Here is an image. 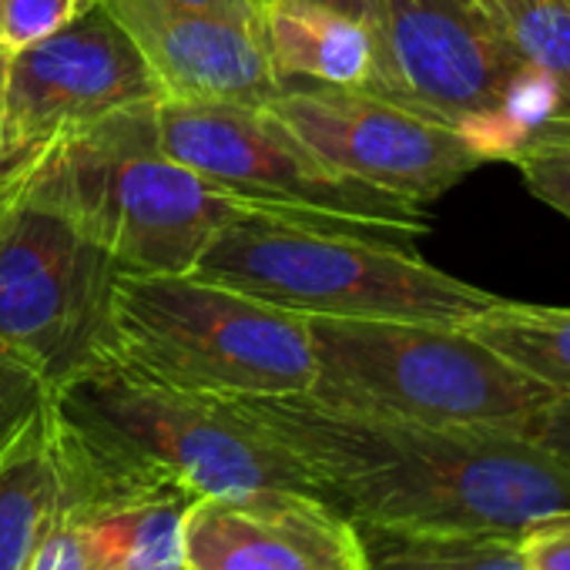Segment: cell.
Returning a JSON list of instances; mask_svg holds the SVG:
<instances>
[{
	"label": "cell",
	"instance_id": "13",
	"mask_svg": "<svg viewBox=\"0 0 570 570\" xmlns=\"http://www.w3.org/2000/svg\"><path fill=\"white\" fill-rule=\"evenodd\" d=\"M121 24L161 98L265 108L285 81L275 75L252 24L195 11L175 0H98Z\"/></svg>",
	"mask_w": 570,
	"mask_h": 570
},
{
	"label": "cell",
	"instance_id": "9",
	"mask_svg": "<svg viewBox=\"0 0 570 570\" xmlns=\"http://www.w3.org/2000/svg\"><path fill=\"white\" fill-rule=\"evenodd\" d=\"M265 111L330 171L423 208L487 165L453 125L363 88L289 81Z\"/></svg>",
	"mask_w": 570,
	"mask_h": 570
},
{
	"label": "cell",
	"instance_id": "17",
	"mask_svg": "<svg viewBox=\"0 0 570 570\" xmlns=\"http://www.w3.org/2000/svg\"><path fill=\"white\" fill-rule=\"evenodd\" d=\"M366 570H527L517 537L360 530Z\"/></svg>",
	"mask_w": 570,
	"mask_h": 570
},
{
	"label": "cell",
	"instance_id": "2",
	"mask_svg": "<svg viewBox=\"0 0 570 570\" xmlns=\"http://www.w3.org/2000/svg\"><path fill=\"white\" fill-rule=\"evenodd\" d=\"M8 188L68 218L128 272H191L215 232L235 222L309 225L175 161L158 145L155 101L51 141Z\"/></svg>",
	"mask_w": 570,
	"mask_h": 570
},
{
	"label": "cell",
	"instance_id": "22",
	"mask_svg": "<svg viewBox=\"0 0 570 570\" xmlns=\"http://www.w3.org/2000/svg\"><path fill=\"white\" fill-rule=\"evenodd\" d=\"M527 570H570V510L530 523L517 537Z\"/></svg>",
	"mask_w": 570,
	"mask_h": 570
},
{
	"label": "cell",
	"instance_id": "5",
	"mask_svg": "<svg viewBox=\"0 0 570 570\" xmlns=\"http://www.w3.org/2000/svg\"><path fill=\"white\" fill-rule=\"evenodd\" d=\"M313 396L413 423L523 433L557 396L460 326L306 320Z\"/></svg>",
	"mask_w": 570,
	"mask_h": 570
},
{
	"label": "cell",
	"instance_id": "21",
	"mask_svg": "<svg viewBox=\"0 0 570 570\" xmlns=\"http://www.w3.org/2000/svg\"><path fill=\"white\" fill-rule=\"evenodd\" d=\"M91 4L95 0H0V55H14L51 38Z\"/></svg>",
	"mask_w": 570,
	"mask_h": 570
},
{
	"label": "cell",
	"instance_id": "18",
	"mask_svg": "<svg viewBox=\"0 0 570 570\" xmlns=\"http://www.w3.org/2000/svg\"><path fill=\"white\" fill-rule=\"evenodd\" d=\"M513 48L523 61L543 68L563 98V111L570 115V8L563 0H520L500 21Z\"/></svg>",
	"mask_w": 570,
	"mask_h": 570
},
{
	"label": "cell",
	"instance_id": "16",
	"mask_svg": "<svg viewBox=\"0 0 570 570\" xmlns=\"http://www.w3.org/2000/svg\"><path fill=\"white\" fill-rule=\"evenodd\" d=\"M466 333L547 386L557 400H570V309L500 299Z\"/></svg>",
	"mask_w": 570,
	"mask_h": 570
},
{
	"label": "cell",
	"instance_id": "19",
	"mask_svg": "<svg viewBox=\"0 0 570 570\" xmlns=\"http://www.w3.org/2000/svg\"><path fill=\"white\" fill-rule=\"evenodd\" d=\"M510 161L543 205L570 218V115H557Z\"/></svg>",
	"mask_w": 570,
	"mask_h": 570
},
{
	"label": "cell",
	"instance_id": "10",
	"mask_svg": "<svg viewBox=\"0 0 570 570\" xmlns=\"http://www.w3.org/2000/svg\"><path fill=\"white\" fill-rule=\"evenodd\" d=\"M373 35V91L443 125L490 115L523 58L507 31L456 0H380Z\"/></svg>",
	"mask_w": 570,
	"mask_h": 570
},
{
	"label": "cell",
	"instance_id": "14",
	"mask_svg": "<svg viewBox=\"0 0 570 570\" xmlns=\"http://www.w3.org/2000/svg\"><path fill=\"white\" fill-rule=\"evenodd\" d=\"M255 31L285 85L363 88L373 71L370 28L316 0H258Z\"/></svg>",
	"mask_w": 570,
	"mask_h": 570
},
{
	"label": "cell",
	"instance_id": "15",
	"mask_svg": "<svg viewBox=\"0 0 570 570\" xmlns=\"http://www.w3.org/2000/svg\"><path fill=\"white\" fill-rule=\"evenodd\" d=\"M65 463L51 403L0 456V570H28L61 517Z\"/></svg>",
	"mask_w": 570,
	"mask_h": 570
},
{
	"label": "cell",
	"instance_id": "28",
	"mask_svg": "<svg viewBox=\"0 0 570 570\" xmlns=\"http://www.w3.org/2000/svg\"><path fill=\"white\" fill-rule=\"evenodd\" d=\"M517 4H520V0H480V8H483L497 24H500V21H503V14H507L510 8H517Z\"/></svg>",
	"mask_w": 570,
	"mask_h": 570
},
{
	"label": "cell",
	"instance_id": "26",
	"mask_svg": "<svg viewBox=\"0 0 570 570\" xmlns=\"http://www.w3.org/2000/svg\"><path fill=\"white\" fill-rule=\"evenodd\" d=\"M28 155H21L11 141V131H8V118H4V85H0V185H8L11 175L24 165Z\"/></svg>",
	"mask_w": 570,
	"mask_h": 570
},
{
	"label": "cell",
	"instance_id": "24",
	"mask_svg": "<svg viewBox=\"0 0 570 570\" xmlns=\"http://www.w3.org/2000/svg\"><path fill=\"white\" fill-rule=\"evenodd\" d=\"M520 436H527L530 443H537L540 450L570 466V400H553L527 423Z\"/></svg>",
	"mask_w": 570,
	"mask_h": 570
},
{
	"label": "cell",
	"instance_id": "7",
	"mask_svg": "<svg viewBox=\"0 0 570 570\" xmlns=\"http://www.w3.org/2000/svg\"><path fill=\"white\" fill-rule=\"evenodd\" d=\"M158 145L185 168L309 225L410 242L430 232L426 208L330 171L265 108L228 101H155Z\"/></svg>",
	"mask_w": 570,
	"mask_h": 570
},
{
	"label": "cell",
	"instance_id": "31",
	"mask_svg": "<svg viewBox=\"0 0 570 570\" xmlns=\"http://www.w3.org/2000/svg\"><path fill=\"white\" fill-rule=\"evenodd\" d=\"M178 570H188V567H178Z\"/></svg>",
	"mask_w": 570,
	"mask_h": 570
},
{
	"label": "cell",
	"instance_id": "27",
	"mask_svg": "<svg viewBox=\"0 0 570 570\" xmlns=\"http://www.w3.org/2000/svg\"><path fill=\"white\" fill-rule=\"evenodd\" d=\"M316 4H326L333 11H343V14H350V18H356V21H363L370 28L373 18H376L380 0H316Z\"/></svg>",
	"mask_w": 570,
	"mask_h": 570
},
{
	"label": "cell",
	"instance_id": "23",
	"mask_svg": "<svg viewBox=\"0 0 570 570\" xmlns=\"http://www.w3.org/2000/svg\"><path fill=\"white\" fill-rule=\"evenodd\" d=\"M28 570H101V567L88 557L78 530L65 517H58V523L45 537V543L35 553Z\"/></svg>",
	"mask_w": 570,
	"mask_h": 570
},
{
	"label": "cell",
	"instance_id": "12",
	"mask_svg": "<svg viewBox=\"0 0 570 570\" xmlns=\"http://www.w3.org/2000/svg\"><path fill=\"white\" fill-rule=\"evenodd\" d=\"M181 557L188 570H366L360 527L306 490L195 500Z\"/></svg>",
	"mask_w": 570,
	"mask_h": 570
},
{
	"label": "cell",
	"instance_id": "8",
	"mask_svg": "<svg viewBox=\"0 0 570 570\" xmlns=\"http://www.w3.org/2000/svg\"><path fill=\"white\" fill-rule=\"evenodd\" d=\"M121 265L58 212L0 188V346L24 356L51 393L111 346Z\"/></svg>",
	"mask_w": 570,
	"mask_h": 570
},
{
	"label": "cell",
	"instance_id": "11",
	"mask_svg": "<svg viewBox=\"0 0 570 570\" xmlns=\"http://www.w3.org/2000/svg\"><path fill=\"white\" fill-rule=\"evenodd\" d=\"M0 85L11 141L28 158L65 135L161 98L151 68L98 0L51 38L0 55Z\"/></svg>",
	"mask_w": 570,
	"mask_h": 570
},
{
	"label": "cell",
	"instance_id": "30",
	"mask_svg": "<svg viewBox=\"0 0 570 570\" xmlns=\"http://www.w3.org/2000/svg\"><path fill=\"white\" fill-rule=\"evenodd\" d=\"M563 4H567V8H570V0H563Z\"/></svg>",
	"mask_w": 570,
	"mask_h": 570
},
{
	"label": "cell",
	"instance_id": "3",
	"mask_svg": "<svg viewBox=\"0 0 570 570\" xmlns=\"http://www.w3.org/2000/svg\"><path fill=\"white\" fill-rule=\"evenodd\" d=\"M191 272L303 320H386L466 330L500 303V296L386 238L268 218L215 232Z\"/></svg>",
	"mask_w": 570,
	"mask_h": 570
},
{
	"label": "cell",
	"instance_id": "1",
	"mask_svg": "<svg viewBox=\"0 0 570 570\" xmlns=\"http://www.w3.org/2000/svg\"><path fill=\"white\" fill-rule=\"evenodd\" d=\"M228 403L360 530L520 537L570 510V466L520 433L393 420L313 393Z\"/></svg>",
	"mask_w": 570,
	"mask_h": 570
},
{
	"label": "cell",
	"instance_id": "4",
	"mask_svg": "<svg viewBox=\"0 0 570 570\" xmlns=\"http://www.w3.org/2000/svg\"><path fill=\"white\" fill-rule=\"evenodd\" d=\"M105 360L212 400L293 396L316 386L303 316L195 272L121 268Z\"/></svg>",
	"mask_w": 570,
	"mask_h": 570
},
{
	"label": "cell",
	"instance_id": "25",
	"mask_svg": "<svg viewBox=\"0 0 570 570\" xmlns=\"http://www.w3.org/2000/svg\"><path fill=\"white\" fill-rule=\"evenodd\" d=\"M175 4L208 11V14H218V18H232V21H242V24H252V28H255V18H258V0H175Z\"/></svg>",
	"mask_w": 570,
	"mask_h": 570
},
{
	"label": "cell",
	"instance_id": "6",
	"mask_svg": "<svg viewBox=\"0 0 570 570\" xmlns=\"http://www.w3.org/2000/svg\"><path fill=\"white\" fill-rule=\"evenodd\" d=\"M55 413L111 456L202 497L252 490L316 493L303 466L228 400L145 380L111 360L51 393Z\"/></svg>",
	"mask_w": 570,
	"mask_h": 570
},
{
	"label": "cell",
	"instance_id": "20",
	"mask_svg": "<svg viewBox=\"0 0 570 570\" xmlns=\"http://www.w3.org/2000/svg\"><path fill=\"white\" fill-rule=\"evenodd\" d=\"M51 403V383L14 350L0 346V456Z\"/></svg>",
	"mask_w": 570,
	"mask_h": 570
},
{
	"label": "cell",
	"instance_id": "32",
	"mask_svg": "<svg viewBox=\"0 0 570 570\" xmlns=\"http://www.w3.org/2000/svg\"><path fill=\"white\" fill-rule=\"evenodd\" d=\"M0 188H4V185H0Z\"/></svg>",
	"mask_w": 570,
	"mask_h": 570
},
{
	"label": "cell",
	"instance_id": "29",
	"mask_svg": "<svg viewBox=\"0 0 570 570\" xmlns=\"http://www.w3.org/2000/svg\"><path fill=\"white\" fill-rule=\"evenodd\" d=\"M456 4H466V8H480V0H456Z\"/></svg>",
	"mask_w": 570,
	"mask_h": 570
}]
</instances>
